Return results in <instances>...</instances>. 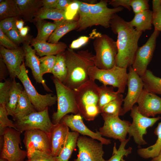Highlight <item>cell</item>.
<instances>
[{
	"label": "cell",
	"instance_id": "6da1fadb",
	"mask_svg": "<svg viewBox=\"0 0 161 161\" xmlns=\"http://www.w3.org/2000/svg\"><path fill=\"white\" fill-rule=\"evenodd\" d=\"M112 30L117 35L116 65L127 69L132 65L142 32L137 31L117 13L110 21Z\"/></svg>",
	"mask_w": 161,
	"mask_h": 161
},
{
	"label": "cell",
	"instance_id": "7a4b0ae2",
	"mask_svg": "<svg viewBox=\"0 0 161 161\" xmlns=\"http://www.w3.org/2000/svg\"><path fill=\"white\" fill-rule=\"evenodd\" d=\"M64 54L67 75L63 83L74 90L89 80L88 72L90 68L95 66L94 55L88 49L75 52L69 48Z\"/></svg>",
	"mask_w": 161,
	"mask_h": 161
},
{
	"label": "cell",
	"instance_id": "3957f363",
	"mask_svg": "<svg viewBox=\"0 0 161 161\" xmlns=\"http://www.w3.org/2000/svg\"><path fill=\"white\" fill-rule=\"evenodd\" d=\"M78 113L86 120H94L101 113L99 106V86L89 79L73 90Z\"/></svg>",
	"mask_w": 161,
	"mask_h": 161
},
{
	"label": "cell",
	"instance_id": "277c9868",
	"mask_svg": "<svg viewBox=\"0 0 161 161\" xmlns=\"http://www.w3.org/2000/svg\"><path fill=\"white\" fill-rule=\"evenodd\" d=\"M93 46L95 52L93 58L95 66L100 69H107L116 65L117 46L112 38L100 34L95 38Z\"/></svg>",
	"mask_w": 161,
	"mask_h": 161
},
{
	"label": "cell",
	"instance_id": "5b68a950",
	"mask_svg": "<svg viewBox=\"0 0 161 161\" xmlns=\"http://www.w3.org/2000/svg\"><path fill=\"white\" fill-rule=\"evenodd\" d=\"M57 97V111L52 115L53 124L59 123L62 118L68 113H78L73 90L66 86L57 79L52 77Z\"/></svg>",
	"mask_w": 161,
	"mask_h": 161
},
{
	"label": "cell",
	"instance_id": "8992f818",
	"mask_svg": "<svg viewBox=\"0 0 161 161\" xmlns=\"http://www.w3.org/2000/svg\"><path fill=\"white\" fill-rule=\"evenodd\" d=\"M88 74L89 79L97 80L104 85L117 88L119 93H124L127 82L126 69L115 65L109 69H101L94 66L89 69Z\"/></svg>",
	"mask_w": 161,
	"mask_h": 161
},
{
	"label": "cell",
	"instance_id": "52a82bcc",
	"mask_svg": "<svg viewBox=\"0 0 161 161\" xmlns=\"http://www.w3.org/2000/svg\"><path fill=\"white\" fill-rule=\"evenodd\" d=\"M25 66L24 61L21 66L20 72L17 78L21 83L24 90L36 110L41 111L55 104L57 101V96L51 93L45 95L39 94L32 84Z\"/></svg>",
	"mask_w": 161,
	"mask_h": 161
},
{
	"label": "cell",
	"instance_id": "ba28073f",
	"mask_svg": "<svg viewBox=\"0 0 161 161\" xmlns=\"http://www.w3.org/2000/svg\"><path fill=\"white\" fill-rule=\"evenodd\" d=\"M21 133L13 128H6L3 135L4 143L0 158L8 161H24L27 153L19 147V145H21Z\"/></svg>",
	"mask_w": 161,
	"mask_h": 161
},
{
	"label": "cell",
	"instance_id": "9c48e42d",
	"mask_svg": "<svg viewBox=\"0 0 161 161\" xmlns=\"http://www.w3.org/2000/svg\"><path fill=\"white\" fill-rule=\"evenodd\" d=\"M130 116L132 122L129 126L128 131L129 137H132L135 143L139 145L147 144L144 140L143 136L147 133V129L152 126L161 117H149L141 114L138 111L137 106L134 105L131 110Z\"/></svg>",
	"mask_w": 161,
	"mask_h": 161
},
{
	"label": "cell",
	"instance_id": "30bf717a",
	"mask_svg": "<svg viewBox=\"0 0 161 161\" xmlns=\"http://www.w3.org/2000/svg\"><path fill=\"white\" fill-rule=\"evenodd\" d=\"M14 123L16 130L21 133L37 129L49 134L54 125L49 115L48 107L41 111L32 112Z\"/></svg>",
	"mask_w": 161,
	"mask_h": 161
},
{
	"label": "cell",
	"instance_id": "8fae6325",
	"mask_svg": "<svg viewBox=\"0 0 161 161\" xmlns=\"http://www.w3.org/2000/svg\"><path fill=\"white\" fill-rule=\"evenodd\" d=\"M160 32L154 30L145 44L138 47L136 52L131 66L140 77L147 69V66L152 59L156 47V39Z\"/></svg>",
	"mask_w": 161,
	"mask_h": 161
},
{
	"label": "cell",
	"instance_id": "7c38bea8",
	"mask_svg": "<svg viewBox=\"0 0 161 161\" xmlns=\"http://www.w3.org/2000/svg\"><path fill=\"white\" fill-rule=\"evenodd\" d=\"M104 121L99 129L102 136L118 140L120 142L126 140L129 127L131 124L128 120H122L119 116L107 115L101 113Z\"/></svg>",
	"mask_w": 161,
	"mask_h": 161
},
{
	"label": "cell",
	"instance_id": "4fadbf2b",
	"mask_svg": "<svg viewBox=\"0 0 161 161\" xmlns=\"http://www.w3.org/2000/svg\"><path fill=\"white\" fill-rule=\"evenodd\" d=\"M23 143L29 158L33 152L38 151L51 155V149L49 134L37 129L24 131Z\"/></svg>",
	"mask_w": 161,
	"mask_h": 161
},
{
	"label": "cell",
	"instance_id": "5bb4252c",
	"mask_svg": "<svg viewBox=\"0 0 161 161\" xmlns=\"http://www.w3.org/2000/svg\"><path fill=\"white\" fill-rule=\"evenodd\" d=\"M103 145L91 137L79 136L77 144L78 154L74 161H101L104 154Z\"/></svg>",
	"mask_w": 161,
	"mask_h": 161
},
{
	"label": "cell",
	"instance_id": "9a60e30c",
	"mask_svg": "<svg viewBox=\"0 0 161 161\" xmlns=\"http://www.w3.org/2000/svg\"><path fill=\"white\" fill-rule=\"evenodd\" d=\"M108 4V1L105 0L96 3H89L93 26L100 25L106 28L110 27L111 20L114 14L123 9L121 7L109 8Z\"/></svg>",
	"mask_w": 161,
	"mask_h": 161
},
{
	"label": "cell",
	"instance_id": "2e32d148",
	"mask_svg": "<svg viewBox=\"0 0 161 161\" xmlns=\"http://www.w3.org/2000/svg\"><path fill=\"white\" fill-rule=\"evenodd\" d=\"M127 85L128 92L126 96L123 99V107L124 114L131 110L137 102L144 89V84L141 77L131 66L129 67Z\"/></svg>",
	"mask_w": 161,
	"mask_h": 161
},
{
	"label": "cell",
	"instance_id": "e0dca14e",
	"mask_svg": "<svg viewBox=\"0 0 161 161\" xmlns=\"http://www.w3.org/2000/svg\"><path fill=\"white\" fill-rule=\"evenodd\" d=\"M0 57L6 66L11 79L15 78L21 72V66L25 58L23 49L20 47L14 49H7L0 46Z\"/></svg>",
	"mask_w": 161,
	"mask_h": 161
},
{
	"label": "cell",
	"instance_id": "ac0fdd59",
	"mask_svg": "<svg viewBox=\"0 0 161 161\" xmlns=\"http://www.w3.org/2000/svg\"><path fill=\"white\" fill-rule=\"evenodd\" d=\"M83 118L79 113L67 114L62 118L60 122L67 126L72 131L77 132L83 136H88L93 139L99 141L103 144L108 145L111 143V140L102 137L99 131H97L94 132L89 129L84 124Z\"/></svg>",
	"mask_w": 161,
	"mask_h": 161
},
{
	"label": "cell",
	"instance_id": "d6986e66",
	"mask_svg": "<svg viewBox=\"0 0 161 161\" xmlns=\"http://www.w3.org/2000/svg\"><path fill=\"white\" fill-rule=\"evenodd\" d=\"M137 103L138 111L145 116L153 117L161 114V98L144 88Z\"/></svg>",
	"mask_w": 161,
	"mask_h": 161
},
{
	"label": "cell",
	"instance_id": "ffe728a7",
	"mask_svg": "<svg viewBox=\"0 0 161 161\" xmlns=\"http://www.w3.org/2000/svg\"><path fill=\"white\" fill-rule=\"evenodd\" d=\"M29 40L23 43V49L25 54V65L30 68L37 83H41L45 90L52 92L45 83L41 73L39 58L36 55L35 50L29 44Z\"/></svg>",
	"mask_w": 161,
	"mask_h": 161
},
{
	"label": "cell",
	"instance_id": "44dd1931",
	"mask_svg": "<svg viewBox=\"0 0 161 161\" xmlns=\"http://www.w3.org/2000/svg\"><path fill=\"white\" fill-rule=\"evenodd\" d=\"M69 127L60 122L54 124L49 133L51 153L53 157L58 156L62 150L67 138L69 132Z\"/></svg>",
	"mask_w": 161,
	"mask_h": 161
},
{
	"label": "cell",
	"instance_id": "7402d4cb",
	"mask_svg": "<svg viewBox=\"0 0 161 161\" xmlns=\"http://www.w3.org/2000/svg\"><path fill=\"white\" fill-rule=\"evenodd\" d=\"M30 44L35 50L36 54L40 57L57 55L64 52L67 47L66 44L64 42L53 44L38 41L35 39L32 40Z\"/></svg>",
	"mask_w": 161,
	"mask_h": 161
},
{
	"label": "cell",
	"instance_id": "603a6c76",
	"mask_svg": "<svg viewBox=\"0 0 161 161\" xmlns=\"http://www.w3.org/2000/svg\"><path fill=\"white\" fill-rule=\"evenodd\" d=\"M56 27L51 36L49 38L48 43L56 44L59 40L66 34L72 30L76 29L77 21L74 20L69 21L66 19L59 21H54Z\"/></svg>",
	"mask_w": 161,
	"mask_h": 161
},
{
	"label": "cell",
	"instance_id": "cb8c5ba5",
	"mask_svg": "<svg viewBox=\"0 0 161 161\" xmlns=\"http://www.w3.org/2000/svg\"><path fill=\"white\" fill-rule=\"evenodd\" d=\"M21 12V16L26 21L34 20L35 15L42 5V0H15Z\"/></svg>",
	"mask_w": 161,
	"mask_h": 161
},
{
	"label": "cell",
	"instance_id": "d4e9b609",
	"mask_svg": "<svg viewBox=\"0 0 161 161\" xmlns=\"http://www.w3.org/2000/svg\"><path fill=\"white\" fill-rule=\"evenodd\" d=\"M37 111L24 89L21 92L15 109L13 119L19 120L31 113Z\"/></svg>",
	"mask_w": 161,
	"mask_h": 161
},
{
	"label": "cell",
	"instance_id": "484cf974",
	"mask_svg": "<svg viewBox=\"0 0 161 161\" xmlns=\"http://www.w3.org/2000/svg\"><path fill=\"white\" fill-rule=\"evenodd\" d=\"M153 13L152 11L148 10L135 14L129 24L139 32H145L151 30L152 28Z\"/></svg>",
	"mask_w": 161,
	"mask_h": 161
},
{
	"label": "cell",
	"instance_id": "4316f807",
	"mask_svg": "<svg viewBox=\"0 0 161 161\" xmlns=\"http://www.w3.org/2000/svg\"><path fill=\"white\" fill-rule=\"evenodd\" d=\"M24 89L23 86L17 82L15 78L13 79L7 102L5 105L8 115L13 117L19 100L20 95Z\"/></svg>",
	"mask_w": 161,
	"mask_h": 161
},
{
	"label": "cell",
	"instance_id": "83f0119b",
	"mask_svg": "<svg viewBox=\"0 0 161 161\" xmlns=\"http://www.w3.org/2000/svg\"><path fill=\"white\" fill-rule=\"evenodd\" d=\"M161 121L154 129V133L157 137L156 143L153 145L145 148H140L137 151L138 154L144 159L153 158L157 156L161 150Z\"/></svg>",
	"mask_w": 161,
	"mask_h": 161
},
{
	"label": "cell",
	"instance_id": "f1b7e54d",
	"mask_svg": "<svg viewBox=\"0 0 161 161\" xmlns=\"http://www.w3.org/2000/svg\"><path fill=\"white\" fill-rule=\"evenodd\" d=\"M79 133L76 131L69 132L65 144L59 155L55 157L56 161H68L76 147Z\"/></svg>",
	"mask_w": 161,
	"mask_h": 161
},
{
	"label": "cell",
	"instance_id": "f546056e",
	"mask_svg": "<svg viewBox=\"0 0 161 161\" xmlns=\"http://www.w3.org/2000/svg\"><path fill=\"white\" fill-rule=\"evenodd\" d=\"M141 77L144 84V88L150 92L161 95V78L155 76L149 69H147Z\"/></svg>",
	"mask_w": 161,
	"mask_h": 161
},
{
	"label": "cell",
	"instance_id": "4dcf8cb0",
	"mask_svg": "<svg viewBox=\"0 0 161 161\" xmlns=\"http://www.w3.org/2000/svg\"><path fill=\"white\" fill-rule=\"evenodd\" d=\"M78 13L79 18L77 21L76 30L80 32L93 26L91 17L89 3L81 1Z\"/></svg>",
	"mask_w": 161,
	"mask_h": 161
},
{
	"label": "cell",
	"instance_id": "1f68e13d",
	"mask_svg": "<svg viewBox=\"0 0 161 161\" xmlns=\"http://www.w3.org/2000/svg\"><path fill=\"white\" fill-rule=\"evenodd\" d=\"M21 16V12L15 0H1L0 3V19Z\"/></svg>",
	"mask_w": 161,
	"mask_h": 161
},
{
	"label": "cell",
	"instance_id": "d6a6232c",
	"mask_svg": "<svg viewBox=\"0 0 161 161\" xmlns=\"http://www.w3.org/2000/svg\"><path fill=\"white\" fill-rule=\"evenodd\" d=\"M65 11L57 8L47 9L43 7L39 8L35 13V20L49 19L54 21H59L65 19Z\"/></svg>",
	"mask_w": 161,
	"mask_h": 161
},
{
	"label": "cell",
	"instance_id": "836d02e7",
	"mask_svg": "<svg viewBox=\"0 0 161 161\" xmlns=\"http://www.w3.org/2000/svg\"><path fill=\"white\" fill-rule=\"evenodd\" d=\"M56 56V61L52 73L53 77L63 83L66 80L67 75L64 52Z\"/></svg>",
	"mask_w": 161,
	"mask_h": 161
},
{
	"label": "cell",
	"instance_id": "e575fe53",
	"mask_svg": "<svg viewBox=\"0 0 161 161\" xmlns=\"http://www.w3.org/2000/svg\"><path fill=\"white\" fill-rule=\"evenodd\" d=\"M38 34L36 40L46 41L56 27L54 23L45 21L43 20L36 21Z\"/></svg>",
	"mask_w": 161,
	"mask_h": 161
},
{
	"label": "cell",
	"instance_id": "d590c367",
	"mask_svg": "<svg viewBox=\"0 0 161 161\" xmlns=\"http://www.w3.org/2000/svg\"><path fill=\"white\" fill-rule=\"evenodd\" d=\"M122 95L117 91H115L113 86L103 84L99 86V105L100 109L104 106L117 99Z\"/></svg>",
	"mask_w": 161,
	"mask_h": 161
},
{
	"label": "cell",
	"instance_id": "8d00e7d4",
	"mask_svg": "<svg viewBox=\"0 0 161 161\" xmlns=\"http://www.w3.org/2000/svg\"><path fill=\"white\" fill-rule=\"evenodd\" d=\"M123 101L122 95L117 99L103 106L101 109V114L119 116L124 115L123 108L121 106Z\"/></svg>",
	"mask_w": 161,
	"mask_h": 161
},
{
	"label": "cell",
	"instance_id": "74e56055",
	"mask_svg": "<svg viewBox=\"0 0 161 161\" xmlns=\"http://www.w3.org/2000/svg\"><path fill=\"white\" fill-rule=\"evenodd\" d=\"M130 137H129L125 140L121 142L120 144L118 149L116 148L115 144L113 148L112 156L108 160H105L103 158L101 161H121V159L124 156L126 157L131 153L132 148L129 147L125 149V147L127 143L129 141Z\"/></svg>",
	"mask_w": 161,
	"mask_h": 161
},
{
	"label": "cell",
	"instance_id": "f35d334b",
	"mask_svg": "<svg viewBox=\"0 0 161 161\" xmlns=\"http://www.w3.org/2000/svg\"><path fill=\"white\" fill-rule=\"evenodd\" d=\"M7 112L5 105L0 104V135L3 136L7 128L16 130L14 123L8 117Z\"/></svg>",
	"mask_w": 161,
	"mask_h": 161
},
{
	"label": "cell",
	"instance_id": "ab89813d",
	"mask_svg": "<svg viewBox=\"0 0 161 161\" xmlns=\"http://www.w3.org/2000/svg\"><path fill=\"white\" fill-rule=\"evenodd\" d=\"M56 59L55 55L45 56L39 58L41 73L43 76L47 73H51Z\"/></svg>",
	"mask_w": 161,
	"mask_h": 161
},
{
	"label": "cell",
	"instance_id": "60d3db41",
	"mask_svg": "<svg viewBox=\"0 0 161 161\" xmlns=\"http://www.w3.org/2000/svg\"><path fill=\"white\" fill-rule=\"evenodd\" d=\"M13 79L10 78L0 82V104L5 106L7 102Z\"/></svg>",
	"mask_w": 161,
	"mask_h": 161
},
{
	"label": "cell",
	"instance_id": "b9f144b4",
	"mask_svg": "<svg viewBox=\"0 0 161 161\" xmlns=\"http://www.w3.org/2000/svg\"><path fill=\"white\" fill-rule=\"evenodd\" d=\"M81 1L72 0L65 10L64 16L66 20H73L78 11Z\"/></svg>",
	"mask_w": 161,
	"mask_h": 161
},
{
	"label": "cell",
	"instance_id": "7bdbcfd3",
	"mask_svg": "<svg viewBox=\"0 0 161 161\" xmlns=\"http://www.w3.org/2000/svg\"><path fill=\"white\" fill-rule=\"evenodd\" d=\"M148 0H131L130 5L135 14L149 10Z\"/></svg>",
	"mask_w": 161,
	"mask_h": 161
},
{
	"label": "cell",
	"instance_id": "ee69618b",
	"mask_svg": "<svg viewBox=\"0 0 161 161\" xmlns=\"http://www.w3.org/2000/svg\"><path fill=\"white\" fill-rule=\"evenodd\" d=\"M26 161H56L51 155L38 151L33 152Z\"/></svg>",
	"mask_w": 161,
	"mask_h": 161
},
{
	"label": "cell",
	"instance_id": "f6af8a7d",
	"mask_svg": "<svg viewBox=\"0 0 161 161\" xmlns=\"http://www.w3.org/2000/svg\"><path fill=\"white\" fill-rule=\"evenodd\" d=\"M5 34L12 41L16 44L23 43L28 40L26 37H24L21 35L19 31L16 27L8 31Z\"/></svg>",
	"mask_w": 161,
	"mask_h": 161
},
{
	"label": "cell",
	"instance_id": "bcb514c9",
	"mask_svg": "<svg viewBox=\"0 0 161 161\" xmlns=\"http://www.w3.org/2000/svg\"><path fill=\"white\" fill-rule=\"evenodd\" d=\"M17 17H10L3 19L0 22V29L6 34L16 27V22Z\"/></svg>",
	"mask_w": 161,
	"mask_h": 161
},
{
	"label": "cell",
	"instance_id": "7dc6e473",
	"mask_svg": "<svg viewBox=\"0 0 161 161\" xmlns=\"http://www.w3.org/2000/svg\"><path fill=\"white\" fill-rule=\"evenodd\" d=\"M100 33L94 35L91 33L89 36H82L73 41L69 46V48L72 49H77L81 47L86 44L89 41L91 37H95L98 36Z\"/></svg>",
	"mask_w": 161,
	"mask_h": 161
},
{
	"label": "cell",
	"instance_id": "c3c4849f",
	"mask_svg": "<svg viewBox=\"0 0 161 161\" xmlns=\"http://www.w3.org/2000/svg\"><path fill=\"white\" fill-rule=\"evenodd\" d=\"M0 44L5 48L10 49H14L18 47L0 29Z\"/></svg>",
	"mask_w": 161,
	"mask_h": 161
},
{
	"label": "cell",
	"instance_id": "681fc988",
	"mask_svg": "<svg viewBox=\"0 0 161 161\" xmlns=\"http://www.w3.org/2000/svg\"><path fill=\"white\" fill-rule=\"evenodd\" d=\"M152 24L155 30L161 31V6L155 13H153Z\"/></svg>",
	"mask_w": 161,
	"mask_h": 161
},
{
	"label": "cell",
	"instance_id": "f907efd6",
	"mask_svg": "<svg viewBox=\"0 0 161 161\" xmlns=\"http://www.w3.org/2000/svg\"><path fill=\"white\" fill-rule=\"evenodd\" d=\"M131 0H112L108 1V4L112 6L114 8L124 7L130 11L131 9L130 5Z\"/></svg>",
	"mask_w": 161,
	"mask_h": 161
},
{
	"label": "cell",
	"instance_id": "816d5d0a",
	"mask_svg": "<svg viewBox=\"0 0 161 161\" xmlns=\"http://www.w3.org/2000/svg\"><path fill=\"white\" fill-rule=\"evenodd\" d=\"M7 68L3 62L1 58H0V81L2 82L3 80L6 79L7 75L9 74Z\"/></svg>",
	"mask_w": 161,
	"mask_h": 161
},
{
	"label": "cell",
	"instance_id": "f5cc1de1",
	"mask_svg": "<svg viewBox=\"0 0 161 161\" xmlns=\"http://www.w3.org/2000/svg\"><path fill=\"white\" fill-rule=\"evenodd\" d=\"M58 0H42L43 7L47 9L56 8Z\"/></svg>",
	"mask_w": 161,
	"mask_h": 161
},
{
	"label": "cell",
	"instance_id": "db71d44e",
	"mask_svg": "<svg viewBox=\"0 0 161 161\" xmlns=\"http://www.w3.org/2000/svg\"><path fill=\"white\" fill-rule=\"evenodd\" d=\"M72 1L70 0H58L56 8L65 11Z\"/></svg>",
	"mask_w": 161,
	"mask_h": 161
},
{
	"label": "cell",
	"instance_id": "11a10c76",
	"mask_svg": "<svg viewBox=\"0 0 161 161\" xmlns=\"http://www.w3.org/2000/svg\"><path fill=\"white\" fill-rule=\"evenodd\" d=\"M152 3L153 13H155L159 7L161 6V0H153Z\"/></svg>",
	"mask_w": 161,
	"mask_h": 161
},
{
	"label": "cell",
	"instance_id": "9f6ffc18",
	"mask_svg": "<svg viewBox=\"0 0 161 161\" xmlns=\"http://www.w3.org/2000/svg\"><path fill=\"white\" fill-rule=\"evenodd\" d=\"M24 22L23 20H17L16 22V26L17 29L19 31L23 27Z\"/></svg>",
	"mask_w": 161,
	"mask_h": 161
},
{
	"label": "cell",
	"instance_id": "6f0895ef",
	"mask_svg": "<svg viewBox=\"0 0 161 161\" xmlns=\"http://www.w3.org/2000/svg\"><path fill=\"white\" fill-rule=\"evenodd\" d=\"M29 30V27L27 26L23 27L21 30H19L21 35L24 37H26Z\"/></svg>",
	"mask_w": 161,
	"mask_h": 161
},
{
	"label": "cell",
	"instance_id": "680465c9",
	"mask_svg": "<svg viewBox=\"0 0 161 161\" xmlns=\"http://www.w3.org/2000/svg\"><path fill=\"white\" fill-rule=\"evenodd\" d=\"M151 161H161V150L158 155L152 158Z\"/></svg>",
	"mask_w": 161,
	"mask_h": 161
},
{
	"label": "cell",
	"instance_id": "91938a15",
	"mask_svg": "<svg viewBox=\"0 0 161 161\" xmlns=\"http://www.w3.org/2000/svg\"><path fill=\"white\" fill-rule=\"evenodd\" d=\"M0 161H8L6 159L0 158Z\"/></svg>",
	"mask_w": 161,
	"mask_h": 161
},
{
	"label": "cell",
	"instance_id": "94428289",
	"mask_svg": "<svg viewBox=\"0 0 161 161\" xmlns=\"http://www.w3.org/2000/svg\"><path fill=\"white\" fill-rule=\"evenodd\" d=\"M121 161H126L124 160L123 159V157L121 160Z\"/></svg>",
	"mask_w": 161,
	"mask_h": 161
}]
</instances>
